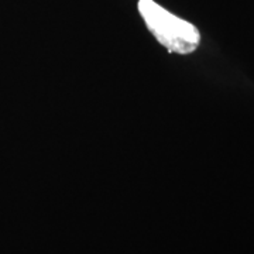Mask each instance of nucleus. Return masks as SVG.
Here are the masks:
<instances>
[{
    "mask_svg": "<svg viewBox=\"0 0 254 254\" xmlns=\"http://www.w3.org/2000/svg\"><path fill=\"white\" fill-rule=\"evenodd\" d=\"M138 10L148 30L171 53L190 54L199 46V31L190 23L171 14L153 0H140Z\"/></svg>",
    "mask_w": 254,
    "mask_h": 254,
    "instance_id": "nucleus-1",
    "label": "nucleus"
}]
</instances>
